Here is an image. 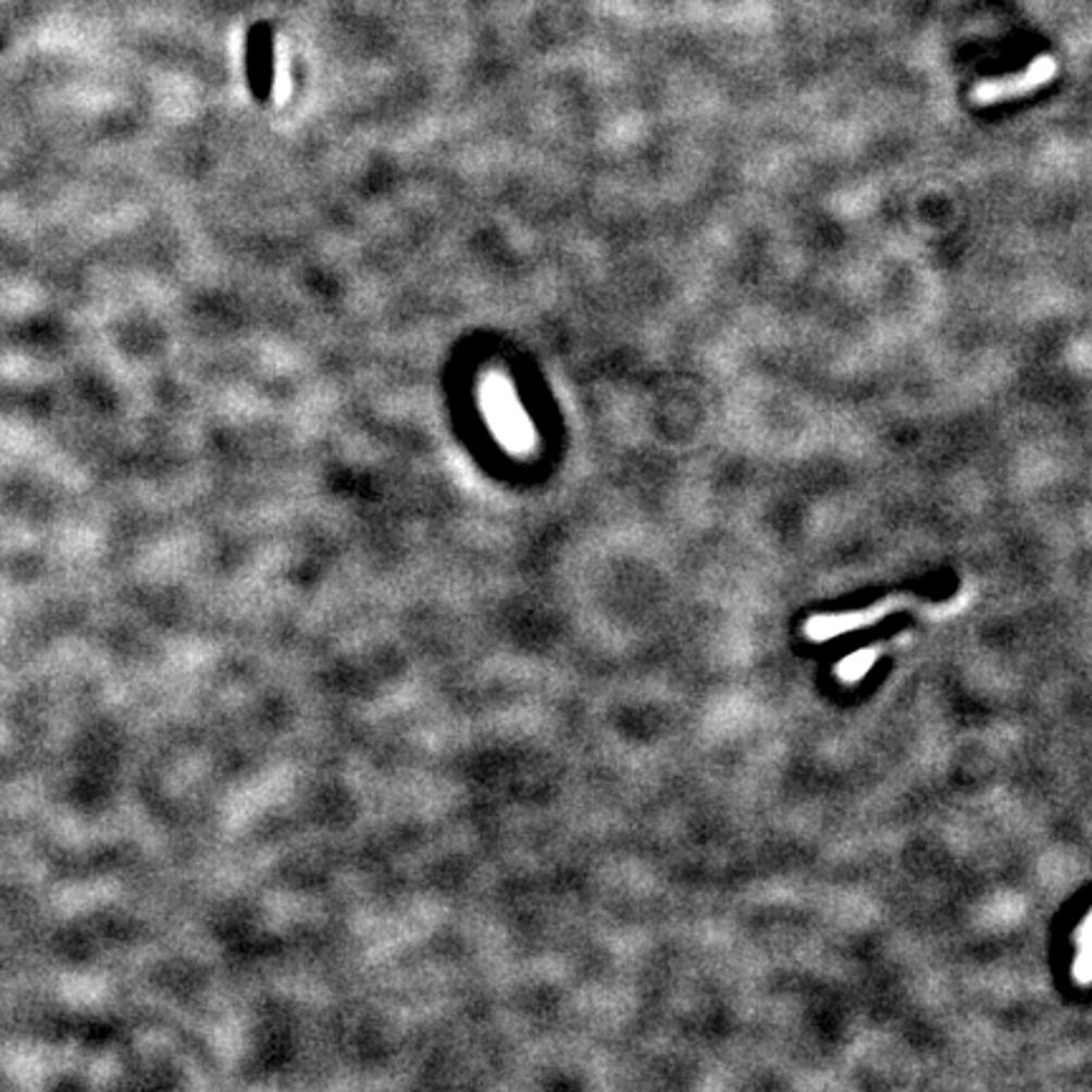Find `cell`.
<instances>
[{
  "label": "cell",
  "mask_w": 1092,
  "mask_h": 1092,
  "mask_svg": "<svg viewBox=\"0 0 1092 1092\" xmlns=\"http://www.w3.org/2000/svg\"><path fill=\"white\" fill-rule=\"evenodd\" d=\"M885 610V605L883 607H878L876 612H855V615H840V618H817L809 622V635L817 637V640H824V637H832V635H837V633H845V630H853V628H860L865 625L868 620H876L880 612Z\"/></svg>",
  "instance_id": "obj_2"
},
{
  "label": "cell",
  "mask_w": 1092,
  "mask_h": 1092,
  "mask_svg": "<svg viewBox=\"0 0 1092 1092\" xmlns=\"http://www.w3.org/2000/svg\"><path fill=\"white\" fill-rule=\"evenodd\" d=\"M1057 76V59L1052 53H1042L1029 64L1025 72L1000 76V79H984L971 89V101L977 107L1000 104L1004 99L1025 97V94L1044 87Z\"/></svg>",
  "instance_id": "obj_1"
},
{
  "label": "cell",
  "mask_w": 1092,
  "mask_h": 1092,
  "mask_svg": "<svg viewBox=\"0 0 1092 1092\" xmlns=\"http://www.w3.org/2000/svg\"><path fill=\"white\" fill-rule=\"evenodd\" d=\"M872 660H876V653H870V650L853 653L849 658L840 662V675L845 678V681H857V678H863L865 673H868Z\"/></svg>",
  "instance_id": "obj_3"
}]
</instances>
